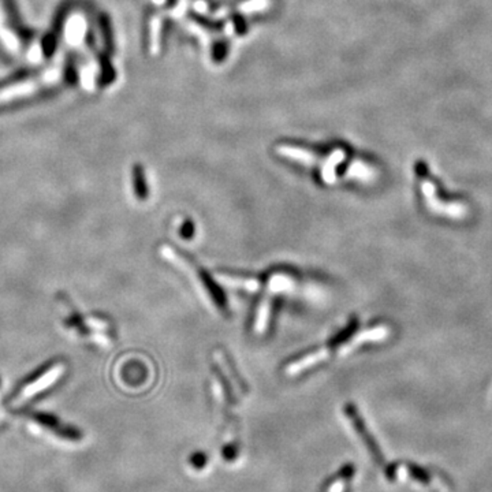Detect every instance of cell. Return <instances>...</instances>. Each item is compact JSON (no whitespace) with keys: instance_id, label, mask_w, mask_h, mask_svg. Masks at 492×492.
Wrapping results in <instances>:
<instances>
[{"instance_id":"cell-1","label":"cell","mask_w":492,"mask_h":492,"mask_svg":"<svg viewBox=\"0 0 492 492\" xmlns=\"http://www.w3.org/2000/svg\"><path fill=\"white\" fill-rule=\"evenodd\" d=\"M354 325H356V321L350 327V330H348L346 332L341 334L338 338H335L334 341H331L325 346L317 349L316 352L308 353L305 356L300 357L299 360L290 363L285 369L286 375L293 377V376H297V375L305 372L308 369L313 368V367L324 363L325 360H328L332 356H339V357L348 356L354 349L360 348L364 343L384 341L391 332L387 325H376V327L359 331L354 335L348 337L349 334H352V328Z\"/></svg>"},{"instance_id":"cell-2","label":"cell","mask_w":492,"mask_h":492,"mask_svg":"<svg viewBox=\"0 0 492 492\" xmlns=\"http://www.w3.org/2000/svg\"><path fill=\"white\" fill-rule=\"evenodd\" d=\"M160 253L170 263L178 267L181 271H184L189 278L198 286V290L207 297L212 308H215L223 316L229 314L227 301L222 293V290L214 283V281L208 276V274L187 256H184L180 250L170 245H163L160 247Z\"/></svg>"},{"instance_id":"cell-3","label":"cell","mask_w":492,"mask_h":492,"mask_svg":"<svg viewBox=\"0 0 492 492\" xmlns=\"http://www.w3.org/2000/svg\"><path fill=\"white\" fill-rule=\"evenodd\" d=\"M68 77L67 64L59 61L40 75L29 79H23L0 89V107L23 97L35 96L46 89L61 85Z\"/></svg>"},{"instance_id":"cell-4","label":"cell","mask_w":492,"mask_h":492,"mask_svg":"<svg viewBox=\"0 0 492 492\" xmlns=\"http://www.w3.org/2000/svg\"><path fill=\"white\" fill-rule=\"evenodd\" d=\"M0 46L11 55L36 63L41 59V51L37 43L28 40L14 25L8 14L6 0H0Z\"/></svg>"},{"instance_id":"cell-5","label":"cell","mask_w":492,"mask_h":492,"mask_svg":"<svg viewBox=\"0 0 492 492\" xmlns=\"http://www.w3.org/2000/svg\"><path fill=\"white\" fill-rule=\"evenodd\" d=\"M419 180H420V190L426 202L427 209L436 216L451 218L454 220H460L469 214V208L466 202L462 200H447L442 196V190L439 184L430 178L428 170L419 166Z\"/></svg>"},{"instance_id":"cell-6","label":"cell","mask_w":492,"mask_h":492,"mask_svg":"<svg viewBox=\"0 0 492 492\" xmlns=\"http://www.w3.org/2000/svg\"><path fill=\"white\" fill-rule=\"evenodd\" d=\"M343 410H345V415H346L348 420L352 423V426H353V428L356 430V433H357V435L360 436V439L364 442L366 447L368 448L369 453L372 454V457L375 458V461L379 462V464H381V462H383V458H381V454H380V451H379V447H377V444L375 443L373 437L370 436V433H369L368 430H367V427H366L363 419L360 417V415H359L356 406H354L353 404L348 402V404L345 405V409H343Z\"/></svg>"},{"instance_id":"cell-7","label":"cell","mask_w":492,"mask_h":492,"mask_svg":"<svg viewBox=\"0 0 492 492\" xmlns=\"http://www.w3.org/2000/svg\"><path fill=\"white\" fill-rule=\"evenodd\" d=\"M214 357H215L218 366L227 373V376H229L230 380L234 383V386L237 387V390H238L240 392H245L246 394L245 384H244L243 379L236 373V369L233 367V364L229 361L227 356H226L222 350H216V352L214 353Z\"/></svg>"},{"instance_id":"cell-8","label":"cell","mask_w":492,"mask_h":492,"mask_svg":"<svg viewBox=\"0 0 492 492\" xmlns=\"http://www.w3.org/2000/svg\"><path fill=\"white\" fill-rule=\"evenodd\" d=\"M271 299L267 297L263 300L261 305L258 308V312H257V319H256V323H254V331L257 334H263L267 330V325H268V321H269V316H271Z\"/></svg>"},{"instance_id":"cell-9","label":"cell","mask_w":492,"mask_h":492,"mask_svg":"<svg viewBox=\"0 0 492 492\" xmlns=\"http://www.w3.org/2000/svg\"><path fill=\"white\" fill-rule=\"evenodd\" d=\"M133 181H134V191L138 200H146L148 189L144 177V170L140 166H135L133 170Z\"/></svg>"},{"instance_id":"cell-10","label":"cell","mask_w":492,"mask_h":492,"mask_svg":"<svg viewBox=\"0 0 492 492\" xmlns=\"http://www.w3.org/2000/svg\"><path fill=\"white\" fill-rule=\"evenodd\" d=\"M190 462H191V465H193L196 469H202V468L205 466V464H207V457H205V454H202V453H197V454H194V455L191 457Z\"/></svg>"},{"instance_id":"cell-11","label":"cell","mask_w":492,"mask_h":492,"mask_svg":"<svg viewBox=\"0 0 492 492\" xmlns=\"http://www.w3.org/2000/svg\"><path fill=\"white\" fill-rule=\"evenodd\" d=\"M181 234H182V237H184V238H190L193 234H194V229H193V225H191V222H186L184 225V227L181 229Z\"/></svg>"}]
</instances>
